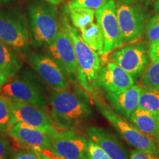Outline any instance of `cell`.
<instances>
[{"mask_svg": "<svg viewBox=\"0 0 159 159\" xmlns=\"http://www.w3.org/2000/svg\"><path fill=\"white\" fill-rule=\"evenodd\" d=\"M62 23L74 46L77 65V81L88 94L96 99L97 93L100 88L99 76L102 69L99 55L83 41L75 27L70 25L66 16L62 18Z\"/></svg>", "mask_w": 159, "mask_h": 159, "instance_id": "cell-1", "label": "cell"}, {"mask_svg": "<svg viewBox=\"0 0 159 159\" xmlns=\"http://www.w3.org/2000/svg\"><path fill=\"white\" fill-rule=\"evenodd\" d=\"M49 105L55 122L62 129L77 126L92 114L84 97L68 90L53 92L49 97Z\"/></svg>", "mask_w": 159, "mask_h": 159, "instance_id": "cell-2", "label": "cell"}, {"mask_svg": "<svg viewBox=\"0 0 159 159\" xmlns=\"http://www.w3.org/2000/svg\"><path fill=\"white\" fill-rule=\"evenodd\" d=\"M57 9L48 2H35L30 6L28 15L32 39L37 46L49 47L58 33Z\"/></svg>", "mask_w": 159, "mask_h": 159, "instance_id": "cell-3", "label": "cell"}, {"mask_svg": "<svg viewBox=\"0 0 159 159\" xmlns=\"http://www.w3.org/2000/svg\"><path fill=\"white\" fill-rule=\"evenodd\" d=\"M95 103L99 112L129 144L138 150L159 152L158 147L153 139L139 130L134 125L125 119L124 117L109 108L102 101L96 98Z\"/></svg>", "mask_w": 159, "mask_h": 159, "instance_id": "cell-4", "label": "cell"}, {"mask_svg": "<svg viewBox=\"0 0 159 159\" xmlns=\"http://www.w3.org/2000/svg\"><path fill=\"white\" fill-rule=\"evenodd\" d=\"M116 16L123 44L139 41L144 34L146 27V16L139 6L116 3Z\"/></svg>", "mask_w": 159, "mask_h": 159, "instance_id": "cell-5", "label": "cell"}, {"mask_svg": "<svg viewBox=\"0 0 159 159\" xmlns=\"http://www.w3.org/2000/svg\"><path fill=\"white\" fill-rule=\"evenodd\" d=\"M50 152L63 159H88V139L67 129L58 130L49 136Z\"/></svg>", "mask_w": 159, "mask_h": 159, "instance_id": "cell-6", "label": "cell"}, {"mask_svg": "<svg viewBox=\"0 0 159 159\" xmlns=\"http://www.w3.org/2000/svg\"><path fill=\"white\" fill-rule=\"evenodd\" d=\"M9 99V98H8ZM12 107L11 128L18 122L33 127L44 133L49 137L57 130L46 114V111L30 103L10 99Z\"/></svg>", "mask_w": 159, "mask_h": 159, "instance_id": "cell-7", "label": "cell"}, {"mask_svg": "<svg viewBox=\"0 0 159 159\" xmlns=\"http://www.w3.org/2000/svg\"><path fill=\"white\" fill-rule=\"evenodd\" d=\"M95 14L97 24L102 30L104 37L103 55H107L122 47L124 44L117 19L114 0H108L103 7L95 11Z\"/></svg>", "mask_w": 159, "mask_h": 159, "instance_id": "cell-8", "label": "cell"}, {"mask_svg": "<svg viewBox=\"0 0 159 159\" xmlns=\"http://www.w3.org/2000/svg\"><path fill=\"white\" fill-rule=\"evenodd\" d=\"M0 94L13 100L30 103L47 111V104L41 89L30 79L16 77L8 80L2 87Z\"/></svg>", "mask_w": 159, "mask_h": 159, "instance_id": "cell-9", "label": "cell"}, {"mask_svg": "<svg viewBox=\"0 0 159 159\" xmlns=\"http://www.w3.org/2000/svg\"><path fill=\"white\" fill-rule=\"evenodd\" d=\"M149 55L142 43H129L117 49L111 55V60L129 73L134 79L142 76L148 66Z\"/></svg>", "mask_w": 159, "mask_h": 159, "instance_id": "cell-10", "label": "cell"}, {"mask_svg": "<svg viewBox=\"0 0 159 159\" xmlns=\"http://www.w3.org/2000/svg\"><path fill=\"white\" fill-rule=\"evenodd\" d=\"M0 41L16 50H25L29 45V33L23 18L0 11Z\"/></svg>", "mask_w": 159, "mask_h": 159, "instance_id": "cell-11", "label": "cell"}, {"mask_svg": "<svg viewBox=\"0 0 159 159\" xmlns=\"http://www.w3.org/2000/svg\"><path fill=\"white\" fill-rule=\"evenodd\" d=\"M48 47L51 56L62 68L66 75L71 79H77V65L74 46L62 21L56 39Z\"/></svg>", "mask_w": 159, "mask_h": 159, "instance_id": "cell-12", "label": "cell"}, {"mask_svg": "<svg viewBox=\"0 0 159 159\" xmlns=\"http://www.w3.org/2000/svg\"><path fill=\"white\" fill-rule=\"evenodd\" d=\"M27 59L40 77L52 89L56 91L69 89V81L64 71L55 60L39 53H32Z\"/></svg>", "mask_w": 159, "mask_h": 159, "instance_id": "cell-13", "label": "cell"}, {"mask_svg": "<svg viewBox=\"0 0 159 159\" xmlns=\"http://www.w3.org/2000/svg\"><path fill=\"white\" fill-rule=\"evenodd\" d=\"M8 134L18 144L25 148L49 151L51 150L49 136L23 122H18L13 125Z\"/></svg>", "mask_w": 159, "mask_h": 159, "instance_id": "cell-14", "label": "cell"}, {"mask_svg": "<svg viewBox=\"0 0 159 159\" xmlns=\"http://www.w3.org/2000/svg\"><path fill=\"white\" fill-rule=\"evenodd\" d=\"M134 84V77L113 61L101 69L99 85L105 92H116L128 89Z\"/></svg>", "mask_w": 159, "mask_h": 159, "instance_id": "cell-15", "label": "cell"}, {"mask_svg": "<svg viewBox=\"0 0 159 159\" xmlns=\"http://www.w3.org/2000/svg\"><path fill=\"white\" fill-rule=\"evenodd\" d=\"M141 90L140 85L134 84L124 90L107 93L106 98L115 112L129 119L133 112L138 108Z\"/></svg>", "mask_w": 159, "mask_h": 159, "instance_id": "cell-16", "label": "cell"}, {"mask_svg": "<svg viewBox=\"0 0 159 159\" xmlns=\"http://www.w3.org/2000/svg\"><path fill=\"white\" fill-rule=\"evenodd\" d=\"M89 139L102 148L111 159H129L128 153L118 139L110 131L99 127L87 129Z\"/></svg>", "mask_w": 159, "mask_h": 159, "instance_id": "cell-17", "label": "cell"}, {"mask_svg": "<svg viewBox=\"0 0 159 159\" xmlns=\"http://www.w3.org/2000/svg\"><path fill=\"white\" fill-rule=\"evenodd\" d=\"M130 122L144 134L158 141L159 116L142 108H137L129 118Z\"/></svg>", "mask_w": 159, "mask_h": 159, "instance_id": "cell-18", "label": "cell"}, {"mask_svg": "<svg viewBox=\"0 0 159 159\" xmlns=\"http://www.w3.org/2000/svg\"><path fill=\"white\" fill-rule=\"evenodd\" d=\"M21 68V63L16 54L8 45L0 41V70L12 77Z\"/></svg>", "mask_w": 159, "mask_h": 159, "instance_id": "cell-19", "label": "cell"}, {"mask_svg": "<svg viewBox=\"0 0 159 159\" xmlns=\"http://www.w3.org/2000/svg\"><path fill=\"white\" fill-rule=\"evenodd\" d=\"M83 41L99 55H103L104 37L98 24L91 23L84 28L80 30Z\"/></svg>", "mask_w": 159, "mask_h": 159, "instance_id": "cell-20", "label": "cell"}, {"mask_svg": "<svg viewBox=\"0 0 159 159\" xmlns=\"http://www.w3.org/2000/svg\"><path fill=\"white\" fill-rule=\"evenodd\" d=\"M138 108L159 116V90L142 87Z\"/></svg>", "mask_w": 159, "mask_h": 159, "instance_id": "cell-21", "label": "cell"}, {"mask_svg": "<svg viewBox=\"0 0 159 159\" xmlns=\"http://www.w3.org/2000/svg\"><path fill=\"white\" fill-rule=\"evenodd\" d=\"M69 15L75 28L81 30L94 22V11L85 7H75L68 8Z\"/></svg>", "mask_w": 159, "mask_h": 159, "instance_id": "cell-22", "label": "cell"}, {"mask_svg": "<svg viewBox=\"0 0 159 159\" xmlns=\"http://www.w3.org/2000/svg\"><path fill=\"white\" fill-rule=\"evenodd\" d=\"M12 107L10 99L0 95V133H9L11 129Z\"/></svg>", "mask_w": 159, "mask_h": 159, "instance_id": "cell-23", "label": "cell"}, {"mask_svg": "<svg viewBox=\"0 0 159 159\" xmlns=\"http://www.w3.org/2000/svg\"><path fill=\"white\" fill-rule=\"evenodd\" d=\"M141 81L144 88L159 90V61L152 62L147 67Z\"/></svg>", "mask_w": 159, "mask_h": 159, "instance_id": "cell-24", "label": "cell"}, {"mask_svg": "<svg viewBox=\"0 0 159 159\" xmlns=\"http://www.w3.org/2000/svg\"><path fill=\"white\" fill-rule=\"evenodd\" d=\"M146 38L150 43L159 41V13L150 20L145 27Z\"/></svg>", "mask_w": 159, "mask_h": 159, "instance_id": "cell-25", "label": "cell"}, {"mask_svg": "<svg viewBox=\"0 0 159 159\" xmlns=\"http://www.w3.org/2000/svg\"><path fill=\"white\" fill-rule=\"evenodd\" d=\"M108 0H70L68 2L67 7L68 8L75 7H85L93 11H97L103 7L108 2Z\"/></svg>", "mask_w": 159, "mask_h": 159, "instance_id": "cell-26", "label": "cell"}, {"mask_svg": "<svg viewBox=\"0 0 159 159\" xmlns=\"http://www.w3.org/2000/svg\"><path fill=\"white\" fill-rule=\"evenodd\" d=\"M87 156L88 159H111L100 146L90 139H88Z\"/></svg>", "mask_w": 159, "mask_h": 159, "instance_id": "cell-27", "label": "cell"}, {"mask_svg": "<svg viewBox=\"0 0 159 159\" xmlns=\"http://www.w3.org/2000/svg\"><path fill=\"white\" fill-rule=\"evenodd\" d=\"M129 159H159V152L136 149L131 151Z\"/></svg>", "mask_w": 159, "mask_h": 159, "instance_id": "cell-28", "label": "cell"}, {"mask_svg": "<svg viewBox=\"0 0 159 159\" xmlns=\"http://www.w3.org/2000/svg\"><path fill=\"white\" fill-rule=\"evenodd\" d=\"M11 156L10 143L5 137L0 136V159H9Z\"/></svg>", "mask_w": 159, "mask_h": 159, "instance_id": "cell-29", "label": "cell"}, {"mask_svg": "<svg viewBox=\"0 0 159 159\" xmlns=\"http://www.w3.org/2000/svg\"><path fill=\"white\" fill-rule=\"evenodd\" d=\"M9 159H41L40 153L35 150L32 151H22L11 156Z\"/></svg>", "mask_w": 159, "mask_h": 159, "instance_id": "cell-30", "label": "cell"}, {"mask_svg": "<svg viewBox=\"0 0 159 159\" xmlns=\"http://www.w3.org/2000/svg\"><path fill=\"white\" fill-rule=\"evenodd\" d=\"M148 54L152 62L159 61V41L151 43Z\"/></svg>", "mask_w": 159, "mask_h": 159, "instance_id": "cell-31", "label": "cell"}, {"mask_svg": "<svg viewBox=\"0 0 159 159\" xmlns=\"http://www.w3.org/2000/svg\"><path fill=\"white\" fill-rule=\"evenodd\" d=\"M38 152L40 153V156H41V159H63L61 158H58V157H56L54 156L50 151L49 150H41V152H39V150H37Z\"/></svg>", "mask_w": 159, "mask_h": 159, "instance_id": "cell-32", "label": "cell"}, {"mask_svg": "<svg viewBox=\"0 0 159 159\" xmlns=\"http://www.w3.org/2000/svg\"><path fill=\"white\" fill-rule=\"evenodd\" d=\"M9 78L10 77L7 75H5L3 71L0 70V90H1L2 87L8 81Z\"/></svg>", "mask_w": 159, "mask_h": 159, "instance_id": "cell-33", "label": "cell"}, {"mask_svg": "<svg viewBox=\"0 0 159 159\" xmlns=\"http://www.w3.org/2000/svg\"><path fill=\"white\" fill-rule=\"evenodd\" d=\"M46 2H48L49 4H52L53 5H57L59 4L62 3L64 0H43Z\"/></svg>", "mask_w": 159, "mask_h": 159, "instance_id": "cell-34", "label": "cell"}, {"mask_svg": "<svg viewBox=\"0 0 159 159\" xmlns=\"http://www.w3.org/2000/svg\"><path fill=\"white\" fill-rule=\"evenodd\" d=\"M118 1H120L125 4H129V5H134V4L138 2L143 1V0H118Z\"/></svg>", "mask_w": 159, "mask_h": 159, "instance_id": "cell-35", "label": "cell"}, {"mask_svg": "<svg viewBox=\"0 0 159 159\" xmlns=\"http://www.w3.org/2000/svg\"><path fill=\"white\" fill-rule=\"evenodd\" d=\"M154 7H155V10L156 11L159 12V0H156L154 3Z\"/></svg>", "mask_w": 159, "mask_h": 159, "instance_id": "cell-36", "label": "cell"}, {"mask_svg": "<svg viewBox=\"0 0 159 159\" xmlns=\"http://www.w3.org/2000/svg\"><path fill=\"white\" fill-rule=\"evenodd\" d=\"M145 1H146L147 5H150V4H151V3L155 2H156V0H145Z\"/></svg>", "mask_w": 159, "mask_h": 159, "instance_id": "cell-37", "label": "cell"}, {"mask_svg": "<svg viewBox=\"0 0 159 159\" xmlns=\"http://www.w3.org/2000/svg\"><path fill=\"white\" fill-rule=\"evenodd\" d=\"M12 0H0V5H2V4H5V3H7L8 2H11Z\"/></svg>", "mask_w": 159, "mask_h": 159, "instance_id": "cell-38", "label": "cell"}, {"mask_svg": "<svg viewBox=\"0 0 159 159\" xmlns=\"http://www.w3.org/2000/svg\"><path fill=\"white\" fill-rule=\"evenodd\" d=\"M158 149H159V134H158Z\"/></svg>", "mask_w": 159, "mask_h": 159, "instance_id": "cell-39", "label": "cell"}]
</instances>
